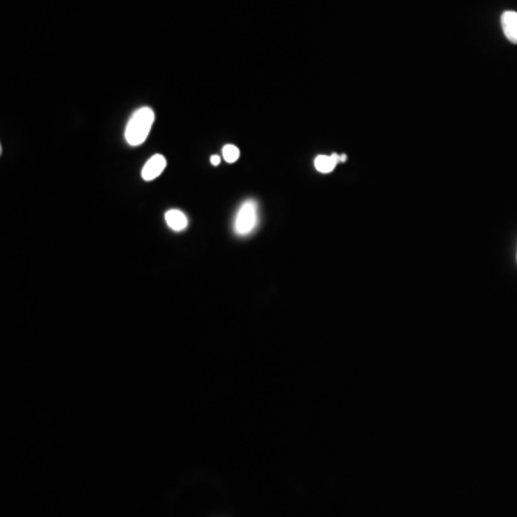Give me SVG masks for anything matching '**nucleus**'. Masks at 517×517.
Returning a JSON list of instances; mask_svg holds the SVG:
<instances>
[{
	"instance_id": "nucleus-3",
	"label": "nucleus",
	"mask_w": 517,
	"mask_h": 517,
	"mask_svg": "<svg viewBox=\"0 0 517 517\" xmlns=\"http://www.w3.org/2000/svg\"><path fill=\"white\" fill-rule=\"evenodd\" d=\"M166 166H167V160L163 155L160 154L152 155L151 159L147 161V164L144 166L141 171V177L145 180V182H151V180L157 178L164 171Z\"/></svg>"
},
{
	"instance_id": "nucleus-8",
	"label": "nucleus",
	"mask_w": 517,
	"mask_h": 517,
	"mask_svg": "<svg viewBox=\"0 0 517 517\" xmlns=\"http://www.w3.org/2000/svg\"><path fill=\"white\" fill-rule=\"evenodd\" d=\"M210 161H212L213 166H218L220 164V157L218 155H213L212 159H210Z\"/></svg>"
},
{
	"instance_id": "nucleus-5",
	"label": "nucleus",
	"mask_w": 517,
	"mask_h": 517,
	"mask_svg": "<svg viewBox=\"0 0 517 517\" xmlns=\"http://www.w3.org/2000/svg\"><path fill=\"white\" fill-rule=\"evenodd\" d=\"M502 26L506 38L517 45V12L507 10L502 16Z\"/></svg>"
},
{
	"instance_id": "nucleus-7",
	"label": "nucleus",
	"mask_w": 517,
	"mask_h": 517,
	"mask_svg": "<svg viewBox=\"0 0 517 517\" xmlns=\"http://www.w3.org/2000/svg\"><path fill=\"white\" fill-rule=\"evenodd\" d=\"M223 157H224V160H226L228 163H236L237 160H239V157H240V151H239V148L236 147V145H224V148H223Z\"/></svg>"
},
{
	"instance_id": "nucleus-4",
	"label": "nucleus",
	"mask_w": 517,
	"mask_h": 517,
	"mask_svg": "<svg viewBox=\"0 0 517 517\" xmlns=\"http://www.w3.org/2000/svg\"><path fill=\"white\" fill-rule=\"evenodd\" d=\"M347 161V155L342 154H332V155H318L315 159V168H317L322 174L332 173L336 167V164L345 163Z\"/></svg>"
},
{
	"instance_id": "nucleus-6",
	"label": "nucleus",
	"mask_w": 517,
	"mask_h": 517,
	"mask_svg": "<svg viewBox=\"0 0 517 517\" xmlns=\"http://www.w3.org/2000/svg\"><path fill=\"white\" fill-rule=\"evenodd\" d=\"M166 221L174 232L184 230L189 224L186 214L180 210H168L166 213Z\"/></svg>"
},
{
	"instance_id": "nucleus-2",
	"label": "nucleus",
	"mask_w": 517,
	"mask_h": 517,
	"mask_svg": "<svg viewBox=\"0 0 517 517\" xmlns=\"http://www.w3.org/2000/svg\"><path fill=\"white\" fill-rule=\"evenodd\" d=\"M257 223H259L257 205L253 200H249L243 203V206L237 212L234 220V232L239 236H247L256 229Z\"/></svg>"
},
{
	"instance_id": "nucleus-1",
	"label": "nucleus",
	"mask_w": 517,
	"mask_h": 517,
	"mask_svg": "<svg viewBox=\"0 0 517 517\" xmlns=\"http://www.w3.org/2000/svg\"><path fill=\"white\" fill-rule=\"evenodd\" d=\"M154 111L151 108H141L138 109L136 114H134L128 124H127V128H125V140L129 145L132 147H137L140 144H143L148 134H150V129L152 127V122H154Z\"/></svg>"
}]
</instances>
